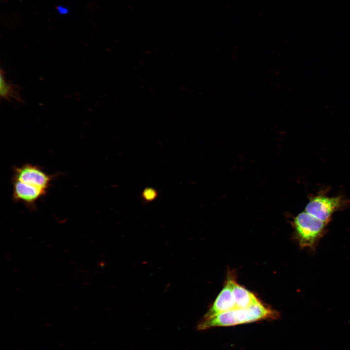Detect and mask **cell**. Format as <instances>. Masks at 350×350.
I'll list each match as a JSON object with an SVG mask.
<instances>
[{"label": "cell", "instance_id": "obj_8", "mask_svg": "<svg viewBox=\"0 0 350 350\" xmlns=\"http://www.w3.org/2000/svg\"><path fill=\"white\" fill-rule=\"evenodd\" d=\"M0 98L8 101L23 103L19 86L7 82L5 77V72L2 69H0Z\"/></svg>", "mask_w": 350, "mask_h": 350}, {"label": "cell", "instance_id": "obj_6", "mask_svg": "<svg viewBox=\"0 0 350 350\" xmlns=\"http://www.w3.org/2000/svg\"><path fill=\"white\" fill-rule=\"evenodd\" d=\"M236 309L235 303L228 279L215 301L203 318L211 317L218 314Z\"/></svg>", "mask_w": 350, "mask_h": 350}, {"label": "cell", "instance_id": "obj_5", "mask_svg": "<svg viewBox=\"0 0 350 350\" xmlns=\"http://www.w3.org/2000/svg\"><path fill=\"white\" fill-rule=\"evenodd\" d=\"M12 183L13 200L23 203L31 210H35L37 201L47 194V190L17 180L12 179Z\"/></svg>", "mask_w": 350, "mask_h": 350}, {"label": "cell", "instance_id": "obj_2", "mask_svg": "<svg viewBox=\"0 0 350 350\" xmlns=\"http://www.w3.org/2000/svg\"><path fill=\"white\" fill-rule=\"evenodd\" d=\"M327 225L305 211L298 213L294 219L293 226L300 247L314 251L324 235Z\"/></svg>", "mask_w": 350, "mask_h": 350}, {"label": "cell", "instance_id": "obj_3", "mask_svg": "<svg viewBox=\"0 0 350 350\" xmlns=\"http://www.w3.org/2000/svg\"><path fill=\"white\" fill-rule=\"evenodd\" d=\"M344 201L341 196L329 197L318 194L310 198L304 211L328 224L333 213L341 209Z\"/></svg>", "mask_w": 350, "mask_h": 350}, {"label": "cell", "instance_id": "obj_1", "mask_svg": "<svg viewBox=\"0 0 350 350\" xmlns=\"http://www.w3.org/2000/svg\"><path fill=\"white\" fill-rule=\"evenodd\" d=\"M279 317L277 311L260 302L248 308L235 309L210 318H202L198 323L197 329L204 331L213 327L232 326Z\"/></svg>", "mask_w": 350, "mask_h": 350}, {"label": "cell", "instance_id": "obj_10", "mask_svg": "<svg viewBox=\"0 0 350 350\" xmlns=\"http://www.w3.org/2000/svg\"><path fill=\"white\" fill-rule=\"evenodd\" d=\"M56 9L57 10V12L59 15H63V16H66L68 15L69 13V8L64 5H58Z\"/></svg>", "mask_w": 350, "mask_h": 350}, {"label": "cell", "instance_id": "obj_9", "mask_svg": "<svg viewBox=\"0 0 350 350\" xmlns=\"http://www.w3.org/2000/svg\"><path fill=\"white\" fill-rule=\"evenodd\" d=\"M156 193L154 191L149 189L145 190L143 192V196L147 200H151L156 196Z\"/></svg>", "mask_w": 350, "mask_h": 350}, {"label": "cell", "instance_id": "obj_4", "mask_svg": "<svg viewBox=\"0 0 350 350\" xmlns=\"http://www.w3.org/2000/svg\"><path fill=\"white\" fill-rule=\"evenodd\" d=\"M55 175L47 174L39 166L25 163L13 168L12 179L34 185L48 191Z\"/></svg>", "mask_w": 350, "mask_h": 350}, {"label": "cell", "instance_id": "obj_7", "mask_svg": "<svg viewBox=\"0 0 350 350\" xmlns=\"http://www.w3.org/2000/svg\"><path fill=\"white\" fill-rule=\"evenodd\" d=\"M234 297L236 309L246 308L261 301L252 292L238 284L230 277H228Z\"/></svg>", "mask_w": 350, "mask_h": 350}]
</instances>
